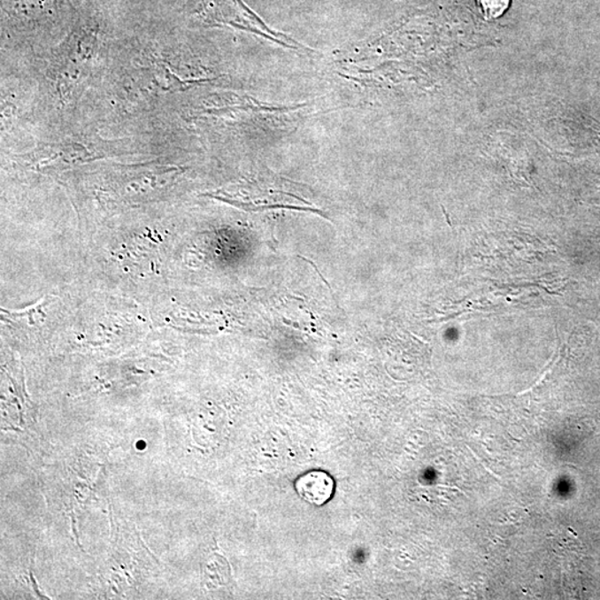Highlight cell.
<instances>
[{"instance_id": "obj_2", "label": "cell", "mask_w": 600, "mask_h": 600, "mask_svg": "<svg viewBox=\"0 0 600 600\" xmlns=\"http://www.w3.org/2000/svg\"><path fill=\"white\" fill-rule=\"evenodd\" d=\"M486 19H495L502 16L510 7L511 0H477Z\"/></svg>"}, {"instance_id": "obj_1", "label": "cell", "mask_w": 600, "mask_h": 600, "mask_svg": "<svg viewBox=\"0 0 600 600\" xmlns=\"http://www.w3.org/2000/svg\"><path fill=\"white\" fill-rule=\"evenodd\" d=\"M333 481L327 473H312L300 478L297 482V490L300 496L307 502L321 505L327 502L333 493Z\"/></svg>"}]
</instances>
